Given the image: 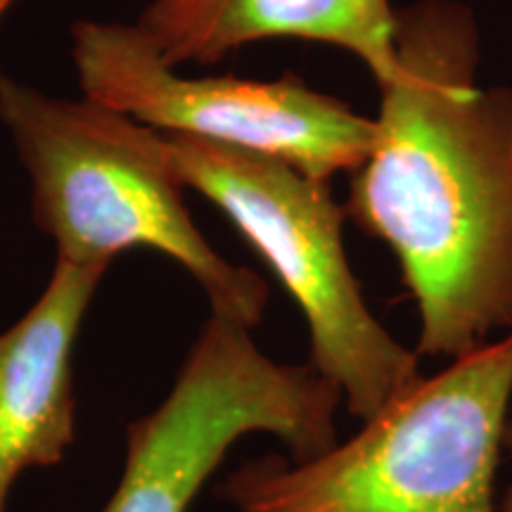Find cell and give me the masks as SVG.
Masks as SVG:
<instances>
[{"instance_id":"obj_1","label":"cell","mask_w":512,"mask_h":512,"mask_svg":"<svg viewBox=\"0 0 512 512\" xmlns=\"http://www.w3.org/2000/svg\"><path fill=\"white\" fill-rule=\"evenodd\" d=\"M458 0L399 10L401 72L351 171L347 219L387 245L418 311L415 354L456 361L512 332V88L482 86Z\"/></svg>"},{"instance_id":"obj_6","label":"cell","mask_w":512,"mask_h":512,"mask_svg":"<svg viewBox=\"0 0 512 512\" xmlns=\"http://www.w3.org/2000/svg\"><path fill=\"white\" fill-rule=\"evenodd\" d=\"M69 55L83 98L159 133L278 159L318 181L351 174L375 138L373 117L294 74L271 81L183 74L133 22L79 19Z\"/></svg>"},{"instance_id":"obj_4","label":"cell","mask_w":512,"mask_h":512,"mask_svg":"<svg viewBox=\"0 0 512 512\" xmlns=\"http://www.w3.org/2000/svg\"><path fill=\"white\" fill-rule=\"evenodd\" d=\"M162 136L183 188L209 200L271 268L309 330V363L366 422L420 380V356L370 309L351 268L347 211L330 181L278 159L190 136Z\"/></svg>"},{"instance_id":"obj_7","label":"cell","mask_w":512,"mask_h":512,"mask_svg":"<svg viewBox=\"0 0 512 512\" xmlns=\"http://www.w3.org/2000/svg\"><path fill=\"white\" fill-rule=\"evenodd\" d=\"M107 271L55 259L34 304L0 330V512L19 479L60 465L74 444V351Z\"/></svg>"},{"instance_id":"obj_8","label":"cell","mask_w":512,"mask_h":512,"mask_svg":"<svg viewBox=\"0 0 512 512\" xmlns=\"http://www.w3.org/2000/svg\"><path fill=\"white\" fill-rule=\"evenodd\" d=\"M396 22L392 0H143L133 24L178 69L294 38L354 55L384 86L401 72Z\"/></svg>"},{"instance_id":"obj_10","label":"cell","mask_w":512,"mask_h":512,"mask_svg":"<svg viewBox=\"0 0 512 512\" xmlns=\"http://www.w3.org/2000/svg\"><path fill=\"white\" fill-rule=\"evenodd\" d=\"M17 3H19V0H0V19L8 15V12L15 8Z\"/></svg>"},{"instance_id":"obj_5","label":"cell","mask_w":512,"mask_h":512,"mask_svg":"<svg viewBox=\"0 0 512 512\" xmlns=\"http://www.w3.org/2000/svg\"><path fill=\"white\" fill-rule=\"evenodd\" d=\"M342 394L309 361L264 354L252 328L209 311L169 392L126 425L124 467L102 512H190L195 498L252 434L302 460L337 441Z\"/></svg>"},{"instance_id":"obj_3","label":"cell","mask_w":512,"mask_h":512,"mask_svg":"<svg viewBox=\"0 0 512 512\" xmlns=\"http://www.w3.org/2000/svg\"><path fill=\"white\" fill-rule=\"evenodd\" d=\"M512 332L361 422L318 456L247 460L216 484L233 512H498Z\"/></svg>"},{"instance_id":"obj_2","label":"cell","mask_w":512,"mask_h":512,"mask_svg":"<svg viewBox=\"0 0 512 512\" xmlns=\"http://www.w3.org/2000/svg\"><path fill=\"white\" fill-rule=\"evenodd\" d=\"M0 126L29 178L31 219L57 261L110 268L126 252H155L200 285L209 311L252 330L264 320L266 280L204 238L155 128L83 95H50L3 69Z\"/></svg>"},{"instance_id":"obj_9","label":"cell","mask_w":512,"mask_h":512,"mask_svg":"<svg viewBox=\"0 0 512 512\" xmlns=\"http://www.w3.org/2000/svg\"><path fill=\"white\" fill-rule=\"evenodd\" d=\"M503 451L512 458V418L508 422V430H505V437H503ZM498 512H512V482L508 484V489H505L503 503L501 508H498Z\"/></svg>"}]
</instances>
